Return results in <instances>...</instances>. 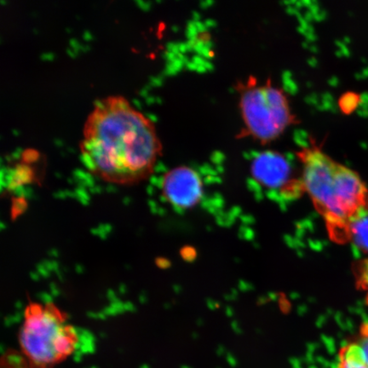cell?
<instances>
[{
  "mask_svg": "<svg viewBox=\"0 0 368 368\" xmlns=\"http://www.w3.org/2000/svg\"><path fill=\"white\" fill-rule=\"evenodd\" d=\"M84 165L108 183L130 185L153 173L162 145L153 123L122 96L97 100L80 143Z\"/></svg>",
  "mask_w": 368,
  "mask_h": 368,
  "instance_id": "cell-1",
  "label": "cell"
},
{
  "mask_svg": "<svg viewBox=\"0 0 368 368\" xmlns=\"http://www.w3.org/2000/svg\"><path fill=\"white\" fill-rule=\"evenodd\" d=\"M296 155L302 164L304 191L325 219L332 238L347 242L352 220L368 209L367 186L357 173L336 162L314 143Z\"/></svg>",
  "mask_w": 368,
  "mask_h": 368,
  "instance_id": "cell-2",
  "label": "cell"
},
{
  "mask_svg": "<svg viewBox=\"0 0 368 368\" xmlns=\"http://www.w3.org/2000/svg\"><path fill=\"white\" fill-rule=\"evenodd\" d=\"M66 313L52 303L29 302L21 327V348L33 368H52L74 354L76 329Z\"/></svg>",
  "mask_w": 368,
  "mask_h": 368,
  "instance_id": "cell-3",
  "label": "cell"
},
{
  "mask_svg": "<svg viewBox=\"0 0 368 368\" xmlns=\"http://www.w3.org/2000/svg\"><path fill=\"white\" fill-rule=\"evenodd\" d=\"M242 118L243 136H251L262 144L279 138L289 126L299 122L292 113L288 97L270 80L260 84L250 77L237 85Z\"/></svg>",
  "mask_w": 368,
  "mask_h": 368,
  "instance_id": "cell-4",
  "label": "cell"
},
{
  "mask_svg": "<svg viewBox=\"0 0 368 368\" xmlns=\"http://www.w3.org/2000/svg\"><path fill=\"white\" fill-rule=\"evenodd\" d=\"M252 177L268 189H279L286 196H298L304 191L302 179L292 178V167L281 153L266 150L259 153L251 164Z\"/></svg>",
  "mask_w": 368,
  "mask_h": 368,
  "instance_id": "cell-5",
  "label": "cell"
},
{
  "mask_svg": "<svg viewBox=\"0 0 368 368\" xmlns=\"http://www.w3.org/2000/svg\"><path fill=\"white\" fill-rule=\"evenodd\" d=\"M161 190L171 205L179 209H189L201 199L202 180L199 173L189 166H177L165 173Z\"/></svg>",
  "mask_w": 368,
  "mask_h": 368,
  "instance_id": "cell-6",
  "label": "cell"
},
{
  "mask_svg": "<svg viewBox=\"0 0 368 368\" xmlns=\"http://www.w3.org/2000/svg\"><path fill=\"white\" fill-rule=\"evenodd\" d=\"M338 368H368V322L361 325L355 338L342 347Z\"/></svg>",
  "mask_w": 368,
  "mask_h": 368,
  "instance_id": "cell-7",
  "label": "cell"
},
{
  "mask_svg": "<svg viewBox=\"0 0 368 368\" xmlns=\"http://www.w3.org/2000/svg\"><path fill=\"white\" fill-rule=\"evenodd\" d=\"M348 241L362 252L368 254V209L352 220L348 228Z\"/></svg>",
  "mask_w": 368,
  "mask_h": 368,
  "instance_id": "cell-8",
  "label": "cell"
},
{
  "mask_svg": "<svg viewBox=\"0 0 368 368\" xmlns=\"http://www.w3.org/2000/svg\"><path fill=\"white\" fill-rule=\"evenodd\" d=\"M355 273L356 285L366 292V302L368 305V257L357 262Z\"/></svg>",
  "mask_w": 368,
  "mask_h": 368,
  "instance_id": "cell-9",
  "label": "cell"
},
{
  "mask_svg": "<svg viewBox=\"0 0 368 368\" xmlns=\"http://www.w3.org/2000/svg\"><path fill=\"white\" fill-rule=\"evenodd\" d=\"M361 105V96L348 92L341 96L339 100L340 109L345 113H351Z\"/></svg>",
  "mask_w": 368,
  "mask_h": 368,
  "instance_id": "cell-10",
  "label": "cell"
}]
</instances>
